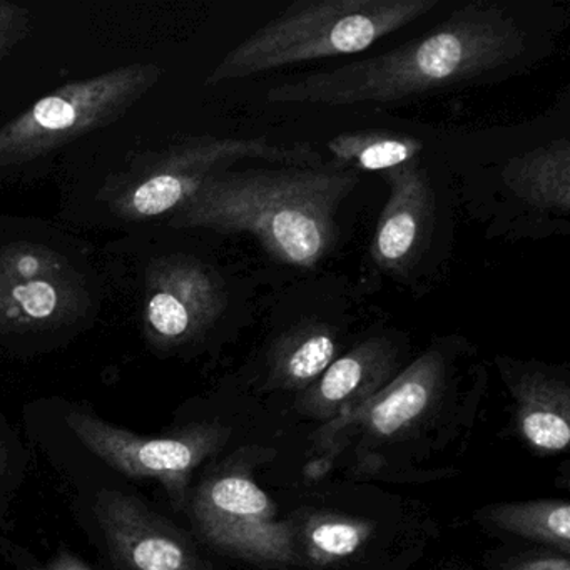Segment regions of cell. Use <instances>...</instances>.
Here are the masks:
<instances>
[{
    "instance_id": "1",
    "label": "cell",
    "mask_w": 570,
    "mask_h": 570,
    "mask_svg": "<svg viewBox=\"0 0 570 570\" xmlns=\"http://www.w3.org/2000/svg\"><path fill=\"white\" fill-rule=\"evenodd\" d=\"M527 55L529 39L519 21L502 4L479 0L422 38L332 71L299 76L269 88L266 99L328 108L409 101L485 81L517 68Z\"/></svg>"
},
{
    "instance_id": "2",
    "label": "cell",
    "mask_w": 570,
    "mask_h": 570,
    "mask_svg": "<svg viewBox=\"0 0 570 570\" xmlns=\"http://www.w3.org/2000/svg\"><path fill=\"white\" fill-rule=\"evenodd\" d=\"M358 183L353 169L326 165L228 169L176 209L169 226L252 235L276 262L315 268L335 248L336 212Z\"/></svg>"
},
{
    "instance_id": "3",
    "label": "cell",
    "mask_w": 570,
    "mask_h": 570,
    "mask_svg": "<svg viewBox=\"0 0 570 570\" xmlns=\"http://www.w3.org/2000/svg\"><path fill=\"white\" fill-rule=\"evenodd\" d=\"M436 6L439 0H299L232 49L209 72L206 86L360 55Z\"/></svg>"
},
{
    "instance_id": "4",
    "label": "cell",
    "mask_w": 570,
    "mask_h": 570,
    "mask_svg": "<svg viewBox=\"0 0 570 570\" xmlns=\"http://www.w3.org/2000/svg\"><path fill=\"white\" fill-rule=\"evenodd\" d=\"M252 159L296 168L325 166L322 155L308 145L273 142L268 138L205 136L135 159L126 171L108 179L101 198L122 222L173 215L209 178Z\"/></svg>"
},
{
    "instance_id": "5",
    "label": "cell",
    "mask_w": 570,
    "mask_h": 570,
    "mask_svg": "<svg viewBox=\"0 0 570 570\" xmlns=\"http://www.w3.org/2000/svg\"><path fill=\"white\" fill-rule=\"evenodd\" d=\"M159 66L135 62L69 82L0 128V168L26 165L112 125L161 79Z\"/></svg>"
},
{
    "instance_id": "6",
    "label": "cell",
    "mask_w": 570,
    "mask_h": 570,
    "mask_svg": "<svg viewBox=\"0 0 570 570\" xmlns=\"http://www.w3.org/2000/svg\"><path fill=\"white\" fill-rule=\"evenodd\" d=\"M88 305L82 278L48 246H0V332L52 328L82 315Z\"/></svg>"
},
{
    "instance_id": "7",
    "label": "cell",
    "mask_w": 570,
    "mask_h": 570,
    "mask_svg": "<svg viewBox=\"0 0 570 570\" xmlns=\"http://www.w3.org/2000/svg\"><path fill=\"white\" fill-rule=\"evenodd\" d=\"M228 306L222 276L191 256L159 258L146 269L145 333L155 348L185 345L212 328Z\"/></svg>"
},
{
    "instance_id": "8",
    "label": "cell",
    "mask_w": 570,
    "mask_h": 570,
    "mask_svg": "<svg viewBox=\"0 0 570 570\" xmlns=\"http://www.w3.org/2000/svg\"><path fill=\"white\" fill-rule=\"evenodd\" d=\"M66 423L102 462L132 479L158 480L175 500L185 492L189 472L213 446L206 430L145 436L82 412L69 413Z\"/></svg>"
},
{
    "instance_id": "9",
    "label": "cell",
    "mask_w": 570,
    "mask_h": 570,
    "mask_svg": "<svg viewBox=\"0 0 570 570\" xmlns=\"http://www.w3.org/2000/svg\"><path fill=\"white\" fill-rule=\"evenodd\" d=\"M95 512L112 557L126 570L199 569L188 540L138 497L105 490Z\"/></svg>"
},
{
    "instance_id": "10",
    "label": "cell",
    "mask_w": 570,
    "mask_h": 570,
    "mask_svg": "<svg viewBox=\"0 0 570 570\" xmlns=\"http://www.w3.org/2000/svg\"><path fill=\"white\" fill-rule=\"evenodd\" d=\"M390 198L376 223L372 259L392 276H406L425 253L435 216V196L425 169L416 161L383 173Z\"/></svg>"
},
{
    "instance_id": "11",
    "label": "cell",
    "mask_w": 570,
    "mask_h": 570,
    "mask_svg": "<svg viewBox=\"0 0 570 570\" xmlns=\"http://www.w3.org/2000/svg\"><path fill=\"white\" fill-rule=\"evenodd\" d=\"M507 188L532 208L567 216L570 212V146L566 138L512 159L503 169Z\"/></svg>"
},
{
    "instance_id": "12",
    "label": "cell",
    "mask_w": 570,
    "mask_h": 570,
    "mask_svg": "<svg viewBox=\"0 0 570 570\" xmlns=\"http://www.w3.org/2000/svg\"><path fill=\"white\" fill-rule=\"evenodd\" d=\"M269 509L266 493L243 476H219L206 485L196 500V517L203 530L218 542L229 540L238 523L265 515Z\"/></svg>"
},
{
    "instance_id": "13",
    "label": "cell",
    "mask_w": 570,
    "mask_h": 570,
    "mask_svg": "<svg viewBox=\"0 0 570 570\" xmlns=\"http://www.w3.org/2000/svg\"><path fill=\"white\" fill-rule=\"evenodd\" d=\"M332 166L353 171L386 173L415 161L423 145L412 136L386 131L343 132L328 142Z\"/></svg>"
},
{
    "instance_id": "14",
    "label": "cell",
    "mask_w": 570,
    "mask_h": 570,
    "mask_svg": "<svg viewBox=\"0 0 570 570\" xmlns=\"http://www.w3.org/2000/svg\"><path fill=\"white\" fill-rule=\"evenodd\" d=\"M435 353L420 358L370 410V423L382 435H392L412 422L429 405L439 375Z\"/></svg>"
},
{
    "instance_id": "15",
    "label": "cell",
    "mask_w": 570,
    "mask_h": 570,
    "mask_svg": "<svg viewBox=\"0 0 570 570\" xmlns=\"http://www.w3.org/2000/svg\"><path fill=\"white\" fill-rule=\"evenodd\" d=\"M336 355V340L326 325L309 323L288 333L279 345L276 368L289 382H309L325 373Z\"/></svg>"
},
{
    "instance_id": "16",
    "label": "cell",
    "mask_w": 570,
    "mask_h": 570,
    "mask_svg": "<svg viewBox=\"0 0 570 570\" xmlns=\"http://www.w3.org/2000/svg\"><path fill=\"white\" fill-rule=\"evenodd\" d=\"M389 353L390 346L383 340H368L363 343L325 370L318 385V395L330 403L348 399L366 379H372L385 368Z\"/></svg>"
},
{
    "instance_id": "17",
    "label": "cell",
    "mask_w": 570,
    "mask_h": 570,
    "mask_svg": "<svg viewBox=\"0 0 570 570\" xmlns=\"http://www.w3.org/2000/svg\"><path fill=\"white\" fill-rule=\"evenodd\" d=\"M499 519L517 532L569 547L570 507L567 502L510 507L502 510Z\"/></svg>"
},
{
    "instance_id": "18",
    "label": "cell",
    "mask_w": 570,
    "mask_h": 570,
    "mask_svg": "<svg viewBox=\"0 0 570 570\" xmlns=\"http://www.w3.org/2000/svg\"><path fill=\"white\" fill-rule=\"evenodd\" d=\"M523 435L537 449L563 450L569 445V423L552 410L527 412L522 422Z\"/></svg>"
},
{
    "instance_id": "19",
    "label": "cell",
    "mask_w": 570,
    "mask_h": 570,
    "mask_svg": "<svg viewBox=\"0 0 570 570\" xmlns=\"http://www.w3.org/2000/svg\"><path fill=\"white\" fill-rule=\"evenodd\" d=\"M31 32V12L14 2L0 0V59L12 55Z\"/></svg>"
},
{
    "instance_id": "20",
    "label": "cell",
    "mask_w": 570,
    "mask_h": 570,
    "mask_svg": "<svg viewBox=\"0 0 570 570\" xmlns=\"http://www.w3.org/2000/svg\"><path fill=\"white\" fill-rule=\"evenodd\" d=\"M312 542L328 556H350L362 543V532L350 523H323L313 530Z\"/></svg>"
},
{
    "instance_id": "21",
    "label": "cell",
    "mask_w": 570,
    "mask_h": 570,
    "mask_svg": "<svg viewBox=\"0 0 570 570\" xmlns=\"http://www.w3.org/2000/svg\"><path fill=\"white\" fill-rule=\"evenodd\" d=\"M21 570H95L71 552H61L41 566H26Z\"/></svg>"
},
{
    "instance_id": "22",
    "label": "cell",
    "mask_w": 570,
    "mask_h": 570,
    "mask_svg": "<svg viewBox=\"0 0 570 570\" xmlns=\"http://www.w3.org/2000/svg\"><path fill=\"white\" fill-rule=\"evenodd\" d=\"M520 570H570V567L566 560L540 559L523 563Z\"/></svg>"
},
{
    "instance_id": "23",
    "label": "cell",
    "mask_w": 570,
    "mask_h": 570,
    "mask_svg": "<svg viewBox=\"0 0 570 570\" xmlns=\"http://www.w3.org/2000/svg\"><path fill=\"white\" fill-rule=\"evenodd\" d=\"M0 460H2V453H0ZM0 463H2V462H0Z\"/></svg>"
}]
</instances>
